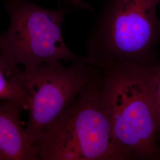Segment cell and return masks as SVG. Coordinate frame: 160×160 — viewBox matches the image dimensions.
I'll return each mask as SVG.
<instances>
[{"label": "cell", "mask_w": 160, "mask_h": 160, "mask_svg": "<svg viewBox=\"0 0 160 160\" xmlns=\"http://www.w3.org/2000/svg\"><path fill=\"white\" fill-rule=\"evenodd\" d=\"M96 66L101 70L103 105L116 142L131 160L160 159L155 97L160 62L108 60Z\"/></svg>", "instance_id": "cell-1"}, {"label": "cell", "mask_w": 160, "mask_h": 160, "mask_svg": "<svg viewBox=\"0 0 160 160\" xmlns=\"http://www.w3.org/2000/svg\"><path fill=\"white\" fill-rule=\"evenodd\" d=\"M100 81L88 86L36 141L39 160H128L114 139Z\"/></svg>", "instance_id": "cell-2"}, {"label": "cell", "mask_w": 160, "mask_h": 160, "mask_svg": "<svg viewBox=\"0 0 160 160\" xmlns=\"http://www.w3.org/2000/svg\"><path fill=\"white\" fill-rule=\"evenodd\" d=\"M160 0H107L88 33L90 57L98 62L118 60L139 64L158 62Z\"/></svg>", "instance_id": "cell-3"}, {"label": "cell", "mask_w": 160, "mask_h": 160, "mask_svg": "<svg viewBox=\"0 0 160 160\" xmlns=\"http://www.w3.org/2000/svg\"><path fill=\"white\" fill-rule=\"evenodd\" d=\"M3 6L10 17V26L0 36V62L9 67L22 63L29 73L55 60L95 64L89 56L71 51L63 40L62 23L69 7L46 9L30 0H6Z\"/></svg>", "instance_id": "cell-4"}, {"label": "cell", "mask_w": 160, "mask_h": 160, "mask_svg": "<svg viewBox=\"0 0 160 160\" xmlns=\"http://www.w3.org/2000/svg\"><path fill=\"white\" fill-rule=\"evenodd\" d=\"M0 66L28 98L29 118L25 133L32 149L43 132L75 98L88 86L101 80L100 68L86 62H75L65 67L59 61H51L42 63L30 73L17 65L11 68Z\"/></svg>", "instance_id": "cell-5"}, {"label": "cell", "mask_w": 160, "mask_h": 160, "mask_svg": "<svg viewBox=\"0 0 160 160\" xmlns=\"http://www.w3.org/2000/svg\"><path fill=\"white\" fill-rule=\"evenodd\" d=\"M23 106L3 100L0 106V160H39L28 145L20 120Z\"/></svg>", "instance_id": "cell-6"}, {"label": "cell", "mask_w": 160, "mask_h": 160, "mask_svg": "<svg viewBox=\"0 0 160 160\" xmlns=\"http://www.w3.org/2000/svg\"><path fill=\"white\" fill-rule=\"evenodd\" d=\"M0 98L17 102L28 110V98L21 87L12 80L4 70L0 68Z\"/></svg>", "instance_id": "cell-7"}, {"label": "cell", "mask_w": 160, "mask_h": 160, "mask_svg": "<svg viewBox=\"0 0 160 160\" xmlns=\"http://www.w3.org/2000/svg\"><path fill=\"white\" fill-rule=\"evenodd\" d=\"M68 2V5L74 6L77 9H80L83 10H92V8L90 4L84 2L83 0H66Z\"/></svg>", "instance_id": "cell-8"}, {"label": "cell", "mask_w": 160, "mask_h": 160, "mask_svg": "<svg viewBox=\"0 0 160 160\" xmlns=\"http://www.w3.org/2000/svg\"><path fill=\"white\" fill-rule=\"evenodd\" d=\"M155 97H156V102L158 113L159 118V125H160V67L156 80V86H155ZM160 140V139H159Z\"/></svg>", "instance_id": "cell-9"}, {"label": "cell", "mask_w": 160, "mask_h": 160, "mask_svg": "<svg viewBox=\"0 0 160 160\" xmlns=\"http://www.w3.org/2000/svg\"><path fill=\"white\" fill-rule=\"evenodd\" d=\"M159 148H160V146H159Z\"/></svg>", "instance_id": "cell-10"}, {"label": "cell", "mask_w": 160, "mask_h": 160, "mask_svg": "<svg viewBox=\"0 0 160 160\" xmlns=\"http://www.w3.org/2000/svg\"></svg>", "instance_id": "cell-11"}]
</instances>
